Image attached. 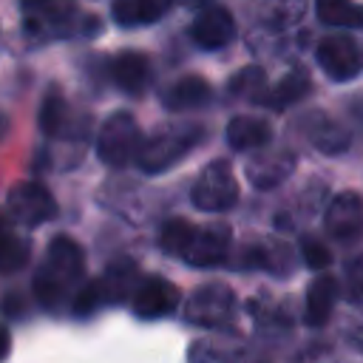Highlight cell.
<instances>
[{
    "label": "cell",
    "instance_id": "obj_1",
    "mask_svg": "<svg viewBox=\"0 0 363 363\" xmlns=\"http://www.w3.org/2000/svg\"><path fill=\"white\" fill-rule=\"evenodd\" d=\"M82 272H85L82 247L68 235L51 238L48 252H45V258L34 275V298L48 309L57 306L65 298L68 286L82 281Z\"/></svg>",
    "mask_w": 363,
    "mask_h": 363
},
{
    "label": "cell",
    "instance_id": "obj_2",
    "mask_svg": "<svg viewBox=\"0 0 363 363\" xmlns=\"http://www.w3.org/2000/svg\"><path fill=\"white\" fill-rule=\"evenodd\" d=\"M201 139H204V125H199V122L159 125L147 139L139 142V150L133 159L142 173L159 176V173L170 170L173 164H179Z\"/></svg>",
    "mask_w": 363,
    "mask_h": 363
},
{
    "label": "cell",
    "instance_id": "obj_3",
    "mask_svg": "<svg viewBox=\"0 0 363 363\" xmlns=\"http://www.w3.org/2000/svg\"><path fill=\"white\" fill-rule=\"evenodd\" d=\"M139 142H142V130L136 116L130 111H113L96 133V156L108 167H125L136 156Z\"/></svg>",
    "mask_w": 363,
    "mask_h": 363
},
{
    "label": "cell",
    "instance_id": "obj_4",
    "mask_svg": "<svg viewBox=\"0 0 363 363\" xmlns=\"http://www.w3.org/2000/svg\"><path fill=\"white\" fill-rule=\"evenodd\" d=\"M23 11L26 31L37 37H68L85 31L77 0H23Z\"/></svg>",
    "mask_w": 363,
    "mask_h": 363
},
{
    "label": "cell",
    "instance_id": "obj_5",
    "mask_svg": "<svg viewBox=\"0 0 363 363\" xmlns=\"http://www.w3.org/2000/svg\"><path fill=\"white\" fill-rule=\"evenodd\" d=\"M190 199L204 213L230 210L238 201V182H235V173H233L230 162L227 159L207 162L201 167V173L196 176V184H193Z\"/></svg>",
    "mask_w": 363,
    "mask_h": 363
},
{
    "label": "cell",
    "instance_id": "obj_6",
    "mask_svg": "<svg viewBox=\"0 0 363 363\" xmlns=\"http://www.w3.org/2000/svg\"><path fill=\"white\" fill-rule=\"evenodd\" d=\"M230 241H233V233L227 224H207V227L190 224L187 238L176 255L193 267H216L227 258Z\"/></svg>",
    "mask_w": 363,
    "mask_h": 363
},
{
    "label": "cell",
    "instance_id": "obj_7",
    "mask_svg": "<svg viewBox=\"0 0 363 363\" xmlns=\"http://www.w3.org/2000/svg\"><path fill=\"white\" fill-rule=\"evenodd\" d=\"M9 213L23 227H40L57 216V201L45 184L20 182L9 190Z\"/></svg>",
    "mask_w": 363,
    "mask_h": 363
},
{
    "label": "cell",
    "instance_id": "obj_8",
    "mask_svg": "<svg viewBox=\"0 0 363 363\" xmlns=\"http://www.w3.org/2000/svg\"><path fill=\"white\" fill-rule=\"evenodd\" d=\"M315 60L323 68V74L329 79H335V82L354 79L360 74V65H363L357 43L352 37H346V34H332V37L320 40L318 51H315Z\"/></svg>",
    "mask_w": 363,
    "mask_h": 363
},
{
    "label": "cell",
    "instance_id": "obj_9",
    "mask_svg": "<svg viewBox=\"0 0 363 363\" xmlns=\"http://www.w3.org/2000/svg\"><path fill=\"white\" fill-rule=\"evenodd\" d=\"M326 233L335 241H354L363 235V199L354 190H340L335 199H329L326 204V216H323Z\"/></svg>",
    "mask_w": 363,
    "mask_h": 363
},
{
    "label": "cell",
    "instance_id": "obj_10",
    "mask_svg": "<svg viewBox=\"0 0 363 363\" xmlns=\"http://www.w3.org/2000/svg\"><path fill=\"white\" fill-rule=\"evenodd\" d=\"M233 306H235V298L227 284H204L193 292L187 303V320L201 326H216L233 315Z\"/></svg>",
    "mask_w": 363,
    "mask_h": 363
},
{
    "label": "cell",
    "instance_id": "obj_11",
    "mask_svg": "<svg viewBox=\"0 0 363 363\" xmlns=\"http://www.w3.org/2000/svg\"><path fill=\"white\" fill-rule=\"evenodd\" d=\"M37 125L51 139H82L79 122L74 119L71 105H68V99L62 96L60 88L45 91V96L40 102V111H37Z\"/></svg>",
    "mask_w": 363,
    "mask_h": 363
},
{
    "label": "cell",
    "instance_id": "obj_12",
    "mask_svg": "<svg viewBox=\"0 0 363 363\" xmlns=\"http://www.w3.org/2000/svg\"><path fill=\"white\" fill-rule=\"evenodd\" d=\"M190 37L204 51L224 48L235 37V20L224 6H207L196 14V20L190 26Z\"/></svg>",
    "mask_w": 363,
    "mask_h": 363
},
{
    "label": "cell",
    "instance_id": "obj_13",
    "mask_svg": "<svg viewBox=\"0 0 363 363\" xmlns=\"http://www.w3.org/2000/svg\"><path fill=\"white\" fill-rule=\"evenodd\" d=\"M179 306V286L167 278L150 275L133 289V312L139 318H164Z\"/></svg>",
    "mask_w": 363,
    "mask_h": 363
},
{
    "label": "cell",
    "instance_id": "obj_14",
    "mask_svg": "<svg viewBox=\"0 0 363 363\" xmlns=\"http://www.w3.org/2000/svg\"><path fill=\"white\" fill-rule=\"evenodd\" d=\"M292 170H295V156L286 153V150L261 153V156H252V159L244 164V176H247L250 184L258 187V190L278 187L284 179L292 176Z\"/></svg>",
    "mask_w": 363,
    "mask_h": 363
},
{
    "label": "cell",
    "instance_id": "obj_15",
    "mask_svg": "<svg viewBox=\"0 0 363 363\" xmlns=\"http://www.w3.org/2000/svg\"><path fill=\"white\" fill-rule=\"evenodd\" d=\"M111 79L113 85H119L125 94H142L147 85H150V60L142 54V51H119L113 60H111Z\"/></svg>",
    "mask_w": 363,
    "mask_h": 363
},
{
    "label": "cell",
    "instance_id": "obj_16",
    "mask_svg": "<svg viewBox=\"0 0 363 363\" xmlns=\"http://www.w3.org/2000/svg\"><path fill=\"white\" fill-rule=\"evenodd\" d=\"M213 96V88L204 77H196V74H187V77H179L164 94H162V105L173 113L179 111H193V108H201L207 99Z\"/></svg>",
    "mask_w": 363,
    "mask_h": 363
},
{
    "label": "cell",
    "instance_id": "obj_17",
    "mask_svg": "<svg viewBox=\"0 0 363 363\" xmlns=\"http://www.w3.org/2000/svg\"><path fill=\"white\" fill-rule=\"evenodd\" d=\"M269 136H272V128L264 119H255V116H233L230 125H227V142H230L233 150H241V153L267 147Z\"/></svg>",
    "mask_w": 363,
    "mask_h": 363
},
{
    "label": "cell",
    "instance_id": "obj_18",
    "mask_svg": "<svg viewBox=\"0 0 363 363\" xmlns=\"http://www.w3.org/2000/svg\"><path fill=\"white\" fill-rule=\"evenodd\" d=\"M337 292H340V286L332 275H318L312 281V286L306 292V312H303L309 326H323L329 320L335 301H337Z\"/></svg>",
    "mask_w": 363,
    "mask_h": 363
},
{
    "label": "cell",
    "instance_id": "obj_19",
    "mask_svg": "<svg viewBox=\"0 0 363 363\" xmlns=\"http://www.w3.org/2000/svg\"><path fill=\"white\" fill-rule=\"evenodd\" d=\"M306 139L320 150V153H343L349 147V133L343 125H337L335 119L320 116V111H315V116L306 125Z\"/></svg>",
    "mask_w": 363,
    "mask_h": 363
},
{
    "label": "cell",
    "instance_id": "obj_20",
    "mask_svg": "<svg viewBox=\"0 0 363 363\" xmlns=\"http://www.w3.org/2000/svg\"><path fill=\"white\" fill-rule=\"evenodd\" d=\"M28 258H31V244L23 235H17L6 224V218H0V275L23 269Z\"/></svg>",
    "mask_w": 363,
    "mask_h": 363
},
{
    "label": "cell",
    "instance_id": "obj_21",
    "mask_svg": "<svg viewBox=\"0 0 363 363\" xmlns=\"http://www.w3.org/2000/svg\"><path fill=\"white\" fill-rule=\"evenodd\" d=\"M133 281H136V264L128 261V258H119V261H113V264L108 267V272L96 281L99 298H102V301H119V298H125V295L130 292Z\"/></svg>",
    "mask_w": 363,
    "mask_h": 363
},
{
    "label": "cell",
    "instance_id": "obj_22",
    "mask_svg": "<svg viewBox=\"0 0 363 363\" xmlns=\"http://www.w3.org/2000/svg\"><path fill=\"white\" fill-rule=\"evenodd\" d=\"M315 14L326 26L363 28V6H357L352 0H315Z\"/></svg>",
    "mask_w": 363,
    "mask_h": 363
},
{
    "label": "cell",
    "instance_id": "obj_23",
    "mask_svg": "<svg viewBox=\"0 0 363 363\" xmlns=\"http://www.w3.org/2000/svg\"><path fill=\"white\" fill-rule=\"evenodd\" d=\"M309 74H303L301 68H292L272 91H269V96H267V105L269 108H289V105H295V102H301L306 94H309Z\"/></svg>",
    "mask_w": 363,
    "mask_h": 363
},
{
    "label": "cell",
    "instance_id": "obj_24",
    "mask_svg": "<svg viewBox=\"0 0 363 363\" xmlns=\"http://www.w3.org/2000/svg\"><path fill=\"white\" fill-rule=\"evenodd\" d=\"M264 88H267V74H264V68H258V65L241 68V71L233 74L230 82H227L230 96H238V99H247V102H261L264 94H267Z\"/></svg>",
    "mask_w": 363,
    "mask_h": 363
},
{
    "label": "cell",
    "instance_id": "obj_25",
    "mask_svg": "<svg viewBox=\"0 0 363 363\" xmlns=\"http://www.w3.org/2000/svg\"><path fill=\"white\" fill-rule=\"evenodd\" d=\"M303 11H306V0H278L269 11V26L275 31L289 28L303 17Z\"/></svg>",
    "mask_w": 363,
    "mask_h": 363
},
{
    "label": "cell",
    "instance_id": "obj_26",
    "mask_svg": "<svg viewBox=\"0 0 363 363\" xmlns=\"http://www.w3.org/2000/svg\"><path fill=\"white\" fill-rule=\"evenodd\" d=\"M343 295L349 301H360L363 298V252L349 258L343 267Z\"/></svg>",
    "mask_w": 363,
    "mask_h": 363
},
{
    "label": "cell",
    "instance_id": "obj_27",
    "mask_svg": "<svg viewBox=\"0 0 363 363\" xmlns=\"http://www.w3.org/2000/svg\"><path fill=\"white\" fill-rule=\"evenodd\" d=\"M301 255H303V264L309 267V269H326L329 264H332V252H329V247L323 244V241H318V238H303V244H301Z\"/></svg>",
    "mask_w": 363,
    "mask_h": 363
},
{
    "label": "cell",
    "instance_id": "obj_28",
    "mask_svg": "<svg viewBox=\"0 0 363 363\" xmlns=\"http://www.w3.org/2000/svg\"><path fill=\"white\" fill-rule=\"evenodd\" d=\"M111 14L119 26L125 28H133V26H142V0H113L111 3Z\"/></svg>",
    "mask_w": 363,
    "mask_h": 363
},
{
    "label": "cell",
    "instance_id": "obj_29",
    "mask_svg": "<svg viewBox=\"0 0 363 363\" xmlns=\"http://www.w3.org/2000/svg\"><path fill=\"white\" fill-rule=\"evenodd\" d=\"M170 6H173V0H142V20L145 23H156Z\"/></svg>",
    "mask_w": 363,
    "mask_h": 363
},
{
    "label": "cell",
    "instance_id": "obj_30",
    "mask_svg": "<svg viewBox=\"0 0 363 363\" xmlns=\"http://www.w3.org/2000/svg\"><path fill=\"white\" fill-rule=\"evenodd\" d=\"M9 349H11V335L6 326H0V360L9 354Z\"/></svg>",
    "mask_w": 363,
    "mask_h": 363
},
{
    "label": "cell",
    "instance_id": "obj_31",
    "mask_svg": "<svg viewBox=\"0 0 363 363\" xmlns=\"http://www.w3.org/2000/svg\"><path fill=\"white\" fill-rule=\"evenodd\" d=\"M182 3H184L187 9H207L213 0H182Z\"/></svg>",
    "mask_w": 363,
    "mask_h": 363
},
{
    "label": "cell",
    "instance_id": "obj_32",
    "mask_svg": "<svg viewBox=\"0 0 363 363\" xmlns=\"http://www.w3.org/2000/svg\"><path fill=\"white\" fill-rule=\"evenodd\" d=\"M357 116H363V99L357 102Z\"/></svg>",
    "mask_w": 363,
    "mask_h": 363
}]
</instances>
